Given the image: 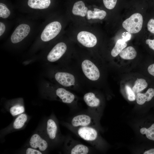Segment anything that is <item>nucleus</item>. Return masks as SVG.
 I'll list each match as a JSON object with an SVG mask.
<instances>
[{"mask_svg":"<svg viewBox=\"0 0 154 154\" xmlns=\"http://www.w3.org/2000/svg\"><path fill=\"white\" fill-rule=\"evenodd\" d=\"M56 94L64 103L71 106L73 110H76L77 107L73 104L75 103V96L74 95L62 88H58L56 91Z\"/></svg>","mask_w":154,"mask_h":154,"instance_id":"10","label":"nucleus"},{"mask_svg":"<svg viewBox=\"0 0 154 154\" xmlns=\"http://www.w3.org/2000/svg\"><path fill=\"white\" fill-rule=\"evenodd\" d=\"M119 54L120 57L123 59L132 60L136 57L137 53L133 47L129 46L124 48Z\"/></svg>","mask_w":154,"mask_h":154,"instance_id":"18","label":"nucleus"},{"mask_svg":"<svg viewBox=\"0 0 154 154\" xmlns=\"http://www.w3.org/2000/svg\"><path fill=\"white\" fill-rule=\"evenodd\" d=\"M29 144L32 148L36 149H38L40 151H42L46 150L48 147L46 141L37 134H34L32 135L29 141Z\"/></svg>","mask_w":154,"mask_h":154,"instance_id":"13","label":"nucleus"},{"mask_svg":"<svg viewBox=\"0 0 154 154\" xmlns=\"http://www.w3.org/2000/svg\"><path fill=\"white\" fill-rule=\"evenodd\" d=\"M145 43L151 49L154 50V39L152 40L147 39L146 40Z\"/></svg>","mask_w":154,"mask_h":154,"instance_id":"31","label":"nucleus"},{"mask_svg":"<svg viewBox=\"0 0 154 154\" xmlns=\"http://www.w3.org/2000/svg\"><path fill=\"white\" fill-rule=\"evenodd\" d=\"M127 45V43L122 39L117 40L115 45L111 52V54L113 57H116Z\"/></svg>","mask_w":154,"mask_h":154,"instance_id":"20","label":"nucleus"},{"mask_svg":"<svg viewBox=\"0 0 154 154\" xmlns=\"http://www.w3.org/2000/svg\"><path fill=\"white\" fill-rule=\"evenodd\" d=\"M83 99L88 106L87 110L98 118L100 110V100L94 93L91 92L85 94Z\"/></svg>","mask_w":154,"mask_h":154,"instance_id":"5","label":"nucleus"},{"mask_svg":"<svg viewBox=\"0 0 154 154\" xmlns=\"http://www.w3.org/2000/svg\"><path fill=\"white\" fill-rule=\"evenodd\" d=\"M117 1V0H103L105 6L109 9H112L115 7Z\"/></svg>","mask_w":154,"mask_h":154,"instance_id":"27","label":"nucleus"},{"mask_svg":"<svg viewBox=\"0 0 154 154\" xmlns=\"http://www.w3.org/2000/svg\"><path fill=\"white\" fill-rule=\"evenodd\" d=\"M125 89L128 100L131 101H134L135 100L136 96L130 87L128 85H126Z\"/></svg>","mask_w":154,"mask_h":154,"instance_id":"26","label":"nucleus"},{"mask_svg":"<svg viewBox=\"0 0 154 154\" xmlns=\"http://www.w3.org/2000/svg\"><path fill=\"white\" fill-rule=\"evenodd\" d=\"M147 70L150 74L154 76V63L151 64L148 66Z\"/></svg>","mask_w":154,"mask_h":154,"instance_id":"32","label":"nucleus"},{"mask_svg":"<svg viewBox=\"0 0 154 154\" xmlns=\"http://www.w3.org/2000/svg\"><path fill=\"white\" fill-rule=\"evenodd\" d=\"M88 8L85 7L84 3L82 1L76 2L74 4L72 9V13L74 15L82 17L87 15Z\"/></svg>","mask_w":154,"mask_h":154,"instance_id":"16","label":"nucleus"},{"mask_svg":"<svg viewBox=\"0 0 154 154\" xmlns=\"http://www.w3.org/2000/svg\"><path fill=\"white\" fill-rule=\"evenodd\" d=\"M154 96V89L149 88L145 93H137L136 96V100L137 104L143 105L146 102L150 101Z\"/></svg>","mask_w":154,"mask_h":154,"instance_id":"15","label":"nucleus"},{"mask_svg":"<svg viewBox=\"0 0 154 154\" xmlns=\"http://www.w3.org/2000/svg\"><path fill=\"white\" fill-rule=\"evenodd\" d=\"M50 2V0H28V5L33 9H44L49 6Z\"/></svg>","mask_w":154,"mask_h":154,"instance_id":"17","label":"nucleus"},{"mask_svg":"<svg viewBox=\"0 0 154 154\" xmlns=\"http://www.w3.org/2000/svg\"><path fill=\"white\" fill-rule=\"evenodd\" d=\"M147 29L151 33L154 34V19H150L147 24Z\"/></svg>","mask_w":154,"mask_h":154,"instance_id":"28","label":"nucleus"},{"mask_svg":"<svg viewBox=\"0 0 154 154\" xmlns=\"http://www.w3.org/2000/svg\"><path fill=\"white\" fill-rule=\"evenodd\" d=\"M46 132L49 139L54 141L57 140L58 133V126L53 119H49L47 122Z\"/></svg>","mask_w":154,"mask_h":154,"instance_id":"14","label":"nucleus"},{"mask_svg":"<svg viewBox=\"0 0 154 154\" xmlns=\"http://www.w3.org/2000/svg\"><path fill=\"white\" fill-rule=\"evenodd\" d=\"M98 119L97 117L86 110L85 112L74 115L67 123L74 127L89 126L97 128Z\"/></svg>","mask_w":154,"mask_h":154,"instance_id":"2","label":"nucleus"},{"mask_svg":"<svg viewBox=\"0 0 154 154\" xmlns=\"http://www.w3.org/2000/svg\"><path fill=\"white\" fill-rule=\"evenodd\" d=\"M25 111L23 106L19 105H17L12 107L10 109V112L11 115L15 116L21 114Z\"/></svg>","mask_w":154,"mask_h":154,"instance_id":"24","label":"nucleus"},{"mask_svg":"<svg viewBox=\"0 0 154 154\" xmlns=\"http://www.w3.org/2000/svg\"><path fill=\"white\" fill-rule=\"evenodd\" d=\"M27 119V115L23 114L19 116L15 120L13 124L14 129H19L22 128Z\"/></svg>","mask_w":154,"mask_h":154,"instance_id":"22","label":"nucleus"},{"mask_svg":"<svg viewBox=\"0 0 154 154\" xmlns=\"http://www.w3.org/2000/svg\"><path fill=\"white\" fill-rule=\"evenodd\" d=\"M30 31V28L28 25L22 24L19 25L11 35V42L14 44L20 42L28 35Z\"/></svg>","mask_w":154,"mask_h":154,"instance_id":"8","label":"nucleus"},{"mask_svg":"<svg viewBox=\"0 0 154 154\" xmlns=\"http://www.w3.org/2000/svg\"><path fill=\"white\" fill-rule=\"evenodd\" d=\"M142 15L139 13H134L125 20L122 26L128 32L131 33H136L141 30L143 24Z\"/></svg>","mask_w":154,"mask_h":154,"instance_id":"4","label":"nucleus"},{"mask_svg":"<svg viewBox=\"0 0 154 154\" xmlns=\"http://www.w3.org/2000/svg\"><path fill=\"white\" fill-rule=\"evenodd\" d=\"M5 30V26L3 23L0 22V36H1L4 33Z\"/></svg>","mask_w":154,"mask_h":154,"instance_id":"33","label":"nucleus"},{"mask_svg":"<svg viewBox=\"0 0 154 154\" xmlns=\"http://www.w3.org/2000/svg\"><path fill=\"white\" fill-rule=\"evenodd\" d=\"M32 148H29L27 149L26 151V153L27 154H42V153L40 151Z\"/></svg>","mask_w":154,"mask_h":154,"instance_id":"29","label":"nucleus"},{"mask_svg":"<svg viewBox=\"0 0 154 154\" xmlns=\"http://www.w3.org/2000/svg\"><path fill=\"white\" fill-rule=\"evenodd\" d=\"M140 132L142 134H145L148 139L154 141V123L148 128H141L140 129Z\"/></svg>","mask_w":154,"mask_h":154,"instance_id":"23","label":"nucleus"},{"mask_svg":"<svg viewBox=\"0 0 154 154\" xmlns=\"http://www.w3.org/2000/svg\"><path fill=\"white\" fill-rule=\"evenodd\" d=\"M77 39L80 43L87 47H92L97 43V39L95 35L86 31L79 32L78 34Z\"/></svg>","mask_w":154,"mask_h":154,"instance_id":"9","label":"nucleus"},{"mask_svg":"<svg viewBox=\"0 0 154 154\" xmlns=\"http://www.w3.org/2000/svg\"><path fill=\"white\" fill-rule=\"evenodd\" d=\"M10 14V10L4 4L0 3V17L5 19L9 17Z\"/></svg>","mask_w":154,"mask_h":154,"instance_id":"25","label":"nucleus"},{"mask_svg":"<svg viewBox=\"0 0 154 154\" xmlns=\"http://www.w3.org/2000/svg\"><path fill=\"white\" fill-rule=\"evenodd\" d=\"M65 141L64 150L66 153L89 154L94 152V147L86 145L70 136L67 137Z\"/></svg>","mask_w":154,"mask_h":154,"instance_id":"3","label":"nucleus"},{"mask_svg":"<svg viewBox=\"0 0 154 154\" xmlns=\"http://www.w3.org/2000/svg\"><path fill=\"white\" fill-rule=\"evenodd\" d=\"M66 49L67 46L65 43L60 42L57 44L48 55L47 60L51 62L57 61L65 53Z\"/></svg>","mask_w":154,"mask_h":154,"instance_id":"11","label":"nucleus"},{"mask_svg":"<svg viewBox=\"0 0 154 154\" xmlns=\"http://www.w3.org/2000/svg\"><path fill=\"white\" fill-rule=\"evenodd\" d=\"M122 39L125 42H126L129 40L131 37V35L128 32H125L122 34Z\"/></svg>","mask_w":154,"mask_h":154,"instance_id":"30","label":"nucleus"},{"mask_svg":"<svg viewBox=\"0 0 154 154\" xmlns=\"http://www.w3.org/2000/svg\"><path fill=\"white\" fill-rule=\"evenodd\" d=\"M56 80L60 84L65 87L74 85L75 78L72 74L65 72H58L55 75Z\"/></svg>","mask_w":154,"mask_h":154,"instance_id":"12","label":"nucleus"},{"mask_svg":"<svg viewBox=\"0 0 154 154\" xmlns=\"http://www.w3.org/2000/svg\"><path fill=\"white\" fill-rule=\"evenodd\" d=\"M62 26L60 23L55 21L47 25L43 31L40 36L41 40L47 42L55 37L61 31Z\"/></svg>","mask_w":154,"mask_h":154,"instance_id":"6","label":"nucleus"},{"mask_svg":"<svg viewBox=\"0 0 154 154\" xmlns=\"http://www.w3.org/2000/svg\"><path fill=\"white\" fill-rule=\"evenodd\" d=\"M81 66L84 74L88 79L96 81L99 78L100 76L99 70L91 61L88 60H84Z\"/></svg>","mask_w":154,"mask_h":154,"instance_id":"7","label":"nucleus"},{"mask_svg":"<svg viewBox=\"0 0 154 154\" xmlns=\"http://www.w3.org/2000/svg\"><path fill=\"white\" fill-rule=\"evenodd\" d=\"M147 86L148 83L145 79L139 78L135 81L132 90L135 94H137L146 88Z\"/></svg>","mask_w":154,"mask_h":154,"instance_id":"21","label":"nucleus"},{"mask_svg":"<svg viewBox=\"0 0 154 154\" xmlns=\"http://www.w3.org/2000/svg\"><path fill=\"white\" fill-rule=\"evenodd\" d=\"M64 125L70 131L92 147L94 148H98L100 139L97 127L89 126L74 127L67 122L65 123Z\"/></svg>","mask_w":154,"mask_h":154,"instance_id":"1","label":"nucleus"},{"mask_svg":"<svg viewBox=\"0 0 154 154\" xmlns=\"http://www.w3.org/2000/svg\"><path fill=\"white\" fill-rule=\"evenodd\" d=\"M106 15V12L103 10H101L97 8H94V11L88 10L87 18L88 19H103Z\"/></svg>","mask_w":154,"mask_h":154,"instance_id":"19","label":"nucleus"},{"mask_svg":"<svg viewBox=\"0 0 154 154\" xmlns=\"http://www.w3.org/2000/svg\"><path fill=\"white\" fill-rule=\"evenodd\" d=\"M144 154H154V148L147 150L144 152Z\"/></svg>","mask_w":154,"mask_h":154,"instance_id":"34","label":"nucleus"}]
</instances>
